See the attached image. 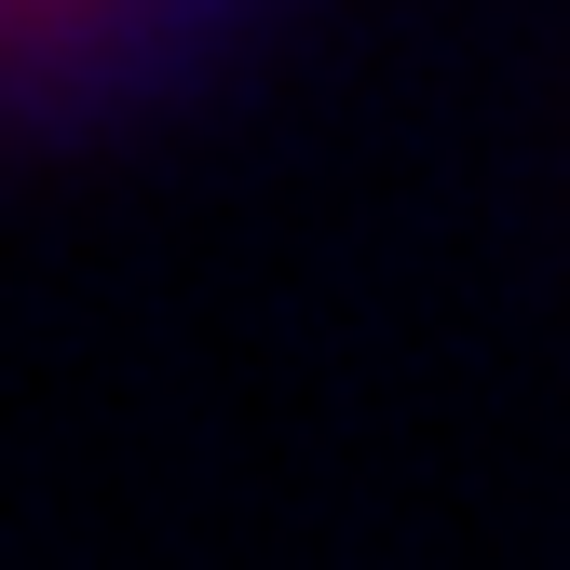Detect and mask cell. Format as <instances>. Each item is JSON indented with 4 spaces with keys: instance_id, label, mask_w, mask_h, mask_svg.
<instances>
[{
    "instance_id": "1",
    "label": "cell",
    "mask_w": 570,
    "mask_h": 570,
    "mask_svg": "<svg viewBox=\"0 0 570 570\" xmlns=\"http://www.w3.org/2000/svg\"><path fill=\"white\" fill-rule=\"evenodd\" d=\"M122 0H0V41L14 55H41V41H82V28H109Z\"/></svg>"
}]
</instances>
